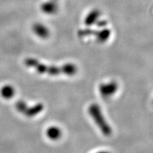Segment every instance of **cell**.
Wrapping results in <instances>:
<instances>
[{
	"mask_svg": "<svg viewBox=\"0 0 153 153\" xmlns=\"http://www.w3.org/2000/svg\"><path fill=\"white\" fill-rule=\"evenodd\" d=\"M90 116L93 119L102 133L105 136H109L112 134V128L105 119L102 110L97 104H91L88 108Z\"/></svg>",
	"mask_w": 153,
	"mask_h": 153,
	"instance_id": "2",
	"label": "cell"
},
{
	"mask_svg": "<svg viewBox=\"0 0 153 153\" xmlns=\"http://www.w3.org/2000/svg\"><path fill=\"white\" fill-rule=\"evenodd\" d=\"M41 8L43 12L47 13H52L56 11V6L55 4L50 1H46L43 3L41 6Z\"/></svg>",
	"mask_w": 153,
	"mask_h": 153,
	"instance_id": "5",
	"label": "cell"
},
{
	"mask_svg": "<svg viewBox=\"0 0 153 153\" xmlns=\"http://www.w3.org/2000/svg\"><path fill=\"white\" fill-rule=\"evenodd\" d=\"M48 136L53 140H57L61 136V131L57 127H52L47 131Z\"/></svg>",
	"mask_w": 153,
	"mask_h": 153,
	"instance_id": "6",
	"label": "cell"
},
{
	"mask_svg": "<svg viewBox=\"0 0 153 153\" xmlns=\"http://www.w3.org/2000/svg\"><path fill=\"white\" fill-rule=\"evenodd\" d=\"M96 153H111V152H108V151H99V152H96Z\"/></svg>",
	"mask_w": 153,
	"mask_h": 153,
	"instance_id": "7",
	"label": "cell"
},
{
	"mask_svg": "<svg viewBox=\"0 0 153 153\" xmlns=\"http://www.w3.org/2000/svg\"><path fill=\"white\" fill-rule=\"evenodd\" d=\"M33 30L35 34L41 38H46L49 35V30L44 25L40 23H36L33 26Z\"/></svg>",
	"mask_w": 153,
	"mask_h": 153,
	"instance_id": "4",
	"label": "cell"
},
{
	"mask_svg": "<svg viewBox=\"0 0 153 153\" xmlns=\"http://www.w3.org/2000/svg\"><path fill=\"white\" fill-rule=\"evenodd\" d=\"M118 90V84L115 81L101 84L99 86L100 94L105 98H111L116 93Z\"/></svg>",
	"mask_w": 153,
	"mask_h": 153,
	"instance_id": "3",
	"label": "cell"
},
{
	"mask_svg": "<svg viewBox=\"0 0 153 153\" xmlns=\"http://www.w3.org/2000/svg\"><path fill=\"white\" fill-rule=\"evenodd\" d=\"M30 65L35 66L38 71L41 73H45L50 74L51 75H58L60 74H64L66 75H74L76 71H77V68L76 66L71 63H67L63 66H49L40 64L35 60L30 59L28 61Z\"/></svg>",
	"mask_w": 153,
	"mask_h": 153,
	"instance_id": "1",
	"label": "cell"
}]
</instances>
